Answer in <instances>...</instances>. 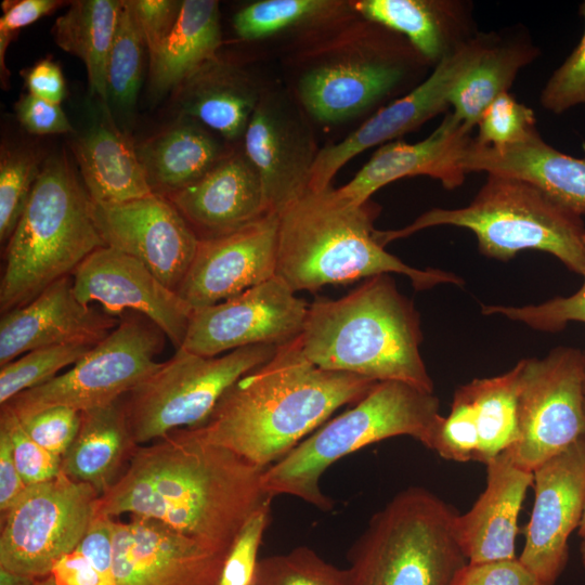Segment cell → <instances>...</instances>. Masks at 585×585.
Listing matches in <instances>:
<instances>
[{"label":"cell","mask_w":585,"mask_h":585,"mask_svg":"<svg viewBox=\"0 0 585 585\" xmlns=\"http://www.w3.org/2000/svg\"><path fill=\"white\" fill-rule=\"evenodd\" d=\"M265 469L180 429L136 448L96 514L155 520L229 554L249 519L270 508Z\"/></svg>","instance_id":"1"},{"label":"cell","mask_w":585,"mask_h":585,"mask_svg":"<svg viewBox=\"0 0 585 585\" xmlns=\"http://www.w3.org/2000/svg\"><path fill=\"white\" fill-rule=\"evenodd\" d=\"M379 381L320 368L297 338L240 377L199 426L186 434L232 450L268 468L285 457L339 407L356 403Z\"/></svg>","instance_id":"2"},{"label":"cell","mask_w":585,"mask_h":585,"mask_svg":"<svg viewBox=\"0 0 585 585\" xmlns=\"http://www.w3.org/2000/svg\"><path fill=\"white\" fill-rule=\"evenodd\" d=\"M297 340L320 368L433 392L419 351V314L389 274L369 277L339 299L309 304Z\"/></svg>","instance_id":"3"},{"label":"cell","mask_w":585,"mask_h":585,"mask_svg":"<svg viewBox=\"0 0 585 585\" xmlns=\"http://www.w3.org/2000/svg\"><path fill=\"white\" fill-rule=\"evenodd\" d=\"M376 214L368 202L354 204L332 186L308 190L278 213L276 276L295 292L389 273L410 277L417 290L464 285L454 273L415 269L387 252L375 237Z\"/></svg>","instance_id":"4"},{"label":"cell","mask_w":585,"mask_h":585,"mask_svg":"<svg viewBox=\"0 0 585 585\" xmlns=\"http://www.w3.org/2000/svg\"><path fill=\"white\" fill-rule=\"evenodd\" d=\"M105 246L82 181L64 155L52 156L41 167L6 243L1 314L30 302Z\"/></svg>","instance_id":"5"},{"label":"cell","mask_w":585,"mask_h":585,"mask_svg":"<svg viewBox=\"0 0 585 585\" xmlns=\"http://www.w3.org/2000/svg\"><path fill=\"white\" fill-rule=\"evenodd\" d=\"M435 225L471 231L482 255L507 261L522 250H541L558 258L585 278V223L534 184L487 174L473 200L458 209L433 208L396 231H375L381 246Z\"/></svg>","instance_id":"6"},{"label":"cell","mask_w":585,"mask_h":585,"mask_svg":"<svg viewBox=\"0 0 585 585\" xmlns=\"http://www.w3.org/2000/svg\"><path fill=\"white\" fill-rule=\"evenodd\" d=\"M440 416L433 392L402 381H379L352 408L268 467L263 486L273 496L291 495L327 511L333 500L322 492L320 480L332 464L392 437L410 435L424 445Z\"/></svg>","instance_id":"7"},{"label":"cell","mask_w":585,"mask_h":585,"mask_svg":"<svg viewBox=\"0 0 585 585\" xmlns=\"http://www.w3.org/2000/svg\"><path fill=\"white\" fill-rule=\"evenodd\" d=\"M457 515L424 487L399 492L351 547V585H448L467 562L456 538Z\"/></svg>","instance_id":"8"},{"label":"cell","mask_w":585,"mask_h":585,"mask_svg":"<svg viewBox=\"0 0 585 585\" xmlns=\"http://www.w3.org/2000/svg\"><path fill=\"white\" fill-rule=\"evenodd\" d=\"M276 349L255 344L203 356L179 348L123 398L135 442H154L202 425L222 395L240 377L270 361Z\"/></svg>","instance_id":"9"},{"label":"cell","mask_w":585,"mask_h":585,"mask_svg":"<svg viewBox=\"0 0 585 585\" xmlns=\"http://www.w3.org/2000/svg\"><path fill=\"white\" fill-rule=\"evenodd\" d=\"M166 338L147 317L127 312L70 369L21 392L4 405L23 418L51 407L81 413L116 402L160 366L157 356Z\"/></svg>","instance_id":"10"},{"label":"cell","mask_w":585,"mask_h":585,"mask_svg":"<svg viewBox=\"0 0 585 585\" xmlns=\"http://www.w3.org/2000/svg\"><path fill=\"white\" fill-rule=\"evenodd\" d=\"M100 494L61 472L27 485L3 515L0 568L34 578L51 574L55 563L76 550L98 508Z\"/></svg>","instance_id":"11"},{"label":"cell","mask_w":585,"mask_h":585,"mask_svg":"<svg viewBox=\"0 0 585 585\" xmlns=\"http://www.w3.org/2000/svg\"><path fill=\"white\" fill-rule=\"evenodd\" d=\"M585 351L558 347L542 359L521 360L519 438L505 451L533 472L585 437Z\"/></svg>","instance_id":"12"},{"label":"cell","mask_w":585,"mask_h":585,"mask_svg":"<svg viewBox=\"0 0 585 585\" xmlns=\"http://www.w3.org/2000/svg\"><path fill=\"white\" fill-rule=\"evenodd\" d=\"M308 308L275 275L219 303L194 310L181 348L218 356L247 346L280 347L300 335Z\"/></svg>","instance_id":"13"},{"label":"cell","mask_w":585,"mask_h":585,"mask_svg":"<svg viewBox=\"0 0 585 585\" xmlns=\"http://www.w3.org/2000/svg\"><path fill=\"white\" fill-rule=\"evenodd\" d=\"M493 36L476 34L440 61L413 90L380 108L342 141L320 150L311 170L309 190L327 188L340 168L360 153L388 143L443 112L448 106L454 86L480 57Z\"/></svg>","instance_id":"14"},{"label":"cell","mask_w":585,"mask_h":585,"mask_svg":"<svg viewBox=\"0 0 585 585\" xmlns=\"http://www.w3.org/2000/svg\"><path fill=\"white\" fill-rule=\"evenodd\" d=\"M534 502L522 564L540 585H555L569 558L568 541L585 502V437L533 471Z\"/></svg>","instance_id":"15"},{"label":"cell","mask_w":585,"mask_h":585,"mask_svg":"<svg viewBox=\"0 0 585 585\" xmlns=\"http://www.w3.org/2000/svg\"><path fill=\"white\" fill-rule=\"evenodd\" d=\"M72 277L83 304L99 303L116 317L127 312L141 314L161 329L177 350L183 344L193 308L136 258L105 246L87 257Z\"/></svg>","instance_id":"16"},{"label":"cell","mask_w":585,"mask_h":585,"mask_svg":"<svg viewBox=\"0 0 585 585\" xmlns=\"http://www.w3.org/2000/svg\"><path fill=\"white\" fill-rule=\"evenodd\" d=\"M410 61L408 51L392 41H373L307 69L297 86L299 101L318 121H344L391 94L406 78Z\"/></svg>","instance_id":"17"},{"label":"cell","mask_w":585,"mask_h":585,"mask_svg":"<svg viewBox=\"0 0 585 585\" xmlns=\"http://www.w3.org/2000/svg\"><path fill=\"white\" fill-rule=\"evenodd\" d=\"M92 214L106 246L136 258L178 291L199 238L166 196L153 193L109 206L92 203Z\"/></svg>","instance_id":"18"},{"label":"cell","mask_w":585,"mask_h":585,"mask_svg":"<svg viewBox=\"0 0 585 585\" xmlns=\"http://www.w3.org/2000/svg\"><path fill=\"white\" fill-rule=\"evenodd\" d=\"M116 585H220L226 552L155 520H113Z\"/></svg>","instance_id":"19"},{"label":"cell","mask_w":585,"mask_h":585,"mask_svg":"<svg viewBox=\"0 0 585 585\" xmlns=\"http://www.w3.org/2000/svg\"><path fill=\"white\" fill-rule=\"evenodd\" d=\"M278 214L236 231L199 239L178 294L193 310L234 297L276 275Z\"/></svg>","instance_id":"20"},{"label":"cell","mask_w":585,"mask_h":585,"mask_svg":"<svg viewBox=\"0 0 585 585\" xmlns=\"http://www.w3.org/2000/svg\"><path fill=\"white\" fill-rule=\"evenodd\" d=\"M244 153L257 171L270 213L309 190L316 157L312 133L281 94H262L244 133Z\"/></svg>","instance_id":"21"},{"label":"cell","mask_w":585,"mask_h":585,"mask_svg":"<svg viewBox=\"0 0 585 585\" xmlns=\"http://www.w3.org/2000/svg\"><path fill=\"white\" fill-rule=\"evenodd\" d=\"M119 317L83 304L72 275L51 284L30 302L1 314L0 366L39 348L83 343L95 346Z\"/></svg>","instance_id":"22"},{"label":"cell","mask_w":585,"mask_h":585,"mask_svg":"<svg viewBox=\"0 0 585 585\" xmlns=\"http://www.w3.org/2000/svg\"><path fill=\"white\" fill-rule=\"evenodd\" d=\"M471 131L450 113L422 141L380 145L354 178L337 192L354 204H364L386 184L414 176H429L447 190L456 188L467 174L461 159L473 140Z\"/></svg>","instance_id":"23"},{"label":"cell","mask_w":585,"mask_h":585,"mask_svg":"<svg viewBox=\"0 0 585 585\" xmlns=\"http://www.w3.org/2000/svg\"><path fill=\"white\" fill-rule=\"evenodd\" d=\"M165 196L199 239L225 235L270 213L261 180L244 152L225 154L199 180Z\"/></svg>","instance_id":"24"},{"label":"cell","mask_w":585,"mask_h":585,"mask_svg":"<svg viewBox=\"0 0 585 585\" xmlns=\"http://www.w3.org/2000/svg\"><path fill=\"white\" fill-rule=\"evenodd\" d=\"M486 485L472 507L455 518V533L467 562L516 556L518 519L533 472L516 466L505 452L486 465Z\"/></svg>","instance_id":"25"},{"label":"cell","mask_w":585,"mask_h":585,"mask_svg":"<svg viewBox=\"0 0 585 585\" xmlns=\"http://www.w3.org/2000/svg\"><path fill=\"white\" fill-rule=\"evenodd\" d=\"M521 361L494 377L476 378L458 387L443 427L457 444L487 464L519 438L518 396Z\"/></svg>","instance_id":"26"},{"label":"cell","mask_w":585,"mask_h":585,"mask_svg":"<svg viewBox=\"0 0 585 585\" xmlns=\"http://www.w3.org/2000/svg\"><path fill=\"white\" fill-rule=\"evenodd\" d=\"M461 166L467 173L483 171L530 182L567 208L585 214V157L556 150L538 131L499 148L478 144L473 138Z\"/></svg>","instance_id":"27"},{"label":"cell","mask_w":585,"mask_h":585,"mask_svg":"<svg viewBox=\"0 0 585 585\" xmlns=\"http://www.w3.org/2000/svg\"><path fill=\"white\" fill-rule=\"evenodd\" d=\"M350 6L370 24L403 36L433 67L476 35L460 1L358 0Z\"/></svg>","instance_id":"28"},{"label":"cell","mask_w":585,"mask_h":585,"mask_svg":"<svg viewBox=\"0 0 585 585\" xmlns=\"http://www.w3.org/2000/svg\"><path fill=\"white\" fill-rule=\"evenodd\" d=\"M123 398L81 412L77 434L62 457V472L91 485L100 496L125 473L140 446L132 435Z\"/></svg>","instance_id":"29"},{"label":"cell","mask_w":585,"mask_h":585,"mask_svg":"<svg viewBox=\"0 0 585 585\" xmlns=\"http://www.w3.org/2000/svg\"><path fill=\"white\" fill-rule=\"evenodd\" d=\"M81 181L95 205H118L153 194L136 147L110 119L92 125L72 142Z\"/></svg>","instance_id":"30"},{"label":"cell","mask_w":585,"mask_h":585,"mask_svg":"<svg viewBox=\"0 0 585 585\" xmlns=\"http://www.w3.org/2000/svg\"><path fill=\"white\" fill-rule=\"evenodd\" d=\"M262 93L238 67L214 57L180 86L184 116L227 140L244 136Z\"/></svg>","instance_id":"31"},{"label":"cell","mask_w":585,"mask_h":585,"mask_svg":"<svg viewBox=\"0 0 585 585\" xmlns=\"http://www.w3.org/2000/svg\"><path fill=\"white\" fill-rule=\"evenodd\" d=\"M200 125L186 117L136 147L154 193L165 196L196 182L225 155Z\"/></svg>","instance_id":"32"},{"label":"cell","mask_w":585,"mask_h":585,"mask_svg":"<svg viewBox=\"0 0 585 585\" xmlns=\"http://www.w3.org/2000/svg\"><path fill=\"white\" fill-rule=\"evenodd\" d=\"M221 43L219 3L183 0L170 35L150 58L151 84L157 94L180 87L207 62Z\"/></svg>","instance_id":"33"},{"label":"cell","mask_w":585,"mask_h":585,"mask_svg":"<svg viewBox=\"0 0 585 585\" xmlns=\"http://www.w3.org/2000/svg\"><path fill=\"white\" fill-rule=\"evenodd\" d=\"M537 55L528 39L503 40L493 36L480 57L454 86L448 106L460 122L473 129L484 109L508 92L519 72Z\"/></svg>","instance_id":"34"},{"label":"cell","mask_w":585,"mask_h":585,"mask_svg":"<svg viewBox=\"0 0 585 585\" xmlns=\"http://www.w3.org/2000/svg\"><path fill=\"white\" fill-rule=\"evenodd\" d=\"M122 0H77L53 26L55 43L79 57L87 69L90 92L106 105L107 61Z\"/></svg>","instance_id":"35"},{"label":"cell","mask_w":585,"mask_h":585,"mask_svg":"<svg viewBox=\"0 0 585 585\" xmlns=\"http://www.w3.org/2000/svg\"><path fill=\"white\" fill-rule=\"evenodd\" d=\"M334 0H260L240 9L233 18L238 37L259 40L288 29L329 22L347 12Z\"/></svg>","instance_id":"36"},{"label":"cell","mask_w":585,"mask_h":585,"mask_svg":"<svg viewBox=\"0 0 585 585\" xmlns=\"http://www.w3.org/2000/svg\"><path fill=\"white\" fill-rule=\"evenodd\" d=\"M144 41L130 0H122L107 61V92L120 107L134 104L142 78Z\"/></svg>","instance_id":"37"},{"label":"cell","mask_w":585,"mask_h":585,"mask_svg":"<svg viewBox=\"0 0 585 585\" xmlns=\"http://www.w3.org/2000/svg\"><path fill=\"white\" fill-rule=\"evenodd\" d=\"M250 585H351L348 568H338L313 549L292 550L259 559Z\"/></svg>","instance_id":"38"},{"label":"cell","mask_w":585,"mask_h":585,"mask_svg":"<svg viewBox=\"0 0 585 585\" xmlns=\"http://www.w3.org/2000/svg\"><path fill=\"white\" fill-rule=\"evenodd\" d=\"M93 347L83 343L44 347L4 364L0 369L1 406L21 392L54 378L60 370L77 363Z\"/></svg>","instance_id":"39"},{"label":"cell","mask_w":585,"mask_h":585,"mask_svg":"<svg viewBox=\"0 0 585 585\" xmlns=\"http://www.w3.org/2000/svg\"><path fill=\"white\" fill-rule=\"evenodd\" d=\"M40 169L36 156L24 150H1L0 240L8 243L28 202Z\"/></svg>","instance_id":"40"},{"label":"cell","mask_w":585,"mask_h":585,"mask_svg":"<svg viewBox=\"0 0 585 585\" xmlns=\"http://www.w3.org/2000/svg\"><path fill=\"white\" fill-rule=\"evenodd\" d=\"M477 127L474 141L497 148L522 142L537 131L533 109L519 103L509 92L497 96L484 109Z\"/></svg>","instance_id":"41"},{"label":"cell","mask_w":585,"mask_h":585,"mask_svg":"<svg viewBox=\"0 0 585 585\" xmlns=\"http://www.w3.org/2000/svg\"><path fill=\"white\" fill-rule=\"evenodd\" d=\"M482 313L500 314L542 332H560L569 322L585 323V278L582 287L569 297L524 307L483 306Z\"/></svg>","instance_id":"42"},{"label":"cell","mask_w":585,"mask_h":585,"mask_svg":"<svg viewBox=\"0 0 585 585\" xmlns=\"http://www.w3.org/2000/svg\"><path fill=\"white\" fill-rule=\"evenodd\" d=\"M0 428L9 435L16 468L26 485L52 480L62 472V457L30 439L6 405L1 406Z\"/></svg>","instance_id":"43"},{"label":"cell","mask_w":585,"mask_h":585,"mask_svg":"<svg viewBox=\"0 0 585 585\" xmlns=\"http://www.w3.org/2000/svg\"><path fill=\"white\" fill-rule=\"evenodd\" d=\"M580 14L585 24V1L580 5ZM541 104L554 114H562L580 104L585 106V28L577 46L543 88Z\"/></svg>","instance_id":"44"},{"label":"cell","mask_w":585,"mask_h":585,"mask_svg":"<svg viewBox=\"0 0 585 585\" xmlns=\"http://www.w3.org/2000/svg\"><path fill=\"white\" fill-rule=\"evenodd\" d=\"M18 419L30 439L50 453L63 457L77 434L80 413L57 406Z\"/></svg>","instance_id":"45"},{"label":"cell","mask_w":585,"mask_h":585,"mask_svg":"<svg viewBox=\"0 0 585 585\" xmlns=\"http://www.w3.org/2000/svg\"><path fill=\"white\" fill-rule=\"evenodd\" d=\"M270 508L255 514L234 541L223 564L220 585H250Z\"/></svg>","instance_id":"46"},{"label":"cell","mask_w":585,"mask_h":585,"mask_svg":"<svg viewBox=\"0 0 585 585\" xmlns=\"http://www.w3.org/2000/svg\"><path fill=\"white\" fill-rule=\"evenodd\" d=\"M448 585H540L518 557L511 559L466 562Z\"/></svg>","instance_id":"47"},{"label":"cell","mask_w":585,"mask_h":585,"mask_svg":"<svg viewBox=\"0 0 585 585\" xmlns=\"http://www.w3.org/2000/svg\"><path fill=\"white\" fill-rule=\"evenodd\" d=\"M130 3L151 58L174 27L182 1L130 0Z\"/></svg>","instance_id":"48"},{"label":"cell","mask_w":585,"mask_h":585,"mask_svg":"<svg viewBox=\"0 0 585 585\" xmlns=\"http://www.w3.org/2000/svg\"><path fill=\"white\" fill-rule=\"evenodd\" d=\"M62 2L55 0H5L1 3L0 17V69L2 82L9 70L5 52L15 32L55 10Z\"/></svg>","instance_id":"49"},{"label":"cell","mask_w":585,"mask_h":585,"mask_svg":"<svg viewBox=\"0 0 585 585\" xmlns=\"http://www.w3.org/2000/svg\"><path fill=\"white\" fill-rule=\"evenodd\" d=\"M17 119L31 134H56L73 132V126L60 104L42 100L29 92L15 104Z\"/></svg>","instance_id":"50"},{"label":"cell","mask_w":585,"mask_h":585,"mask_svg":"<svg viewBox=\"0 0 585 585\" xmlns=\"http://www.w3.org/2000/svg\"><path fill=\"white\" fill-rule=\"evenodd\" d=\"M113 520L108 516L95 514L76 551L82 555L109 582L115 583Z\"/></svg>","instance_id":"51"},{"label":"cell","mask_w":585,"mask_h":585,"mask_svg":"<svg viewBox=\"0 0 585 585\" xmlns=\"http://www.w3.org/2000/svg\"><path fill=\"white\" fill-rule=\"evenodd\" d=\"M25 83L30 94L51 103L60 104L66 94L61 67L48 58L36 63L26 73Z\"/></svg>","instance_id":"52"},{"label":"cell","mask_w":585,"mask_h":585,"mask_svg":"<svg viewBox=\"0 0 585 585\" xmlns=\"http://www.w3.org/2000/svg\"><path fill=\"white\" fill-rule=\"evenodd\" d=\"M50 575L58 585H116L76 550L61 558Z\"/></svg>","instance_id":"53"},{"label":"cell","mask_w":585,"mask_h":585,"mask_svg":"<svg viewBox=\"0 0 585 585\" xmlns=\"http://www.w3.org/2000/svg\"><path fill=\"white\" fill-rule=\"evenodd\" d=\"M27 485L12 454L9 435L0 428V510L3 516L20 498Z\"/></svg>","instance_id":"54"},{"label":"cell","mask_w":585,"mask_h":585,"mask_svg":"<svg viewBox=\"0 0 585 585\" xmlns=\"http://www.w3.org/2000/svg\"><path fill=\"white\" fill-rule=\"evenodd\" d=\"M36 578L0 568V585H34Z\"/></svg>","instance_id":"55"},{"label":"cell","mask_w":585,"mask_h":585,"mask_svg":"<svg viewBox=\"0 0 585 585\" xmlns=\"http://www.w3.org/2000/svg\"><path fill=\"white\" fill-rule=\"evenodd\" d=\"M34 585H58L52 575L36 578Z\"/></svg>","instance_id":"56"},{"label":"cell","mask_w":585,"mask_h":585,"mask_svg":"<svg viewBox=\"0 0 585 585\" xmlns=\"http://www.w3.org/2000/svg\"><path fill=\"white\" fill-rule=\"evenodd\" d=\"M577 533L582 538L585 537V502H584V508H583L581 522H580V525L577 528Z\"/></svg>","instance_id":"57"},{"label":"cell","mask_w":585,"mask_h":585,"mask_svg":"<svg viewBox=\"0 0 585 585\" xmlns=\"http://www.w3.org/2000/svg\"><path fill=\"white\" fill-rule=\"evenodd\" d=\"M580 554H581V560H582L583 567L585 568V537L582 538L581 546H580Z\"/></svg>","instance_id":"58"},{"label":"cell","mask_w":585,"mask_h":585,"mask_svg":"<svg viewBox=\"0 0 585 585\" xmlns=\"http://www.w3.org/2000/svg\"><path fill=\"white\" fill-rule=\"evenodd\" d=\"M584 393H585V382H584Z\"/></svg>","instance_id":"59"}]
</instances>
